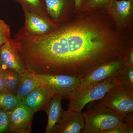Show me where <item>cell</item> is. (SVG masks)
Instances as JSON below:
<instances>
[{"label":"cell","instance_id":"cell-11","mask_svg":"<svg viewBox=\"0 0 133 133\" xmlns=\"http://www.w3.org/2000/svg\"><path fill=\"white\" fill-rule=\"evenodd\" d=\"M55 94L49 86L44 83L26 95L21 103L28 107L35 113L43 110L45 104Z\"/></svg>","mask_w":133,"mask_h":133},{"label":"cell","instance_id":"cell-15","mask_svg":"<svg viewBox=\"0 0 133 133\" xmlns=\"http://www.w3.org/2000/svg\"><path fill=\"white\" fill-rule=\"evenodd\" d=\"M44 1L47 14L55 23L67 8V0H44Z\"/></svg>","mask_w":133,"mask_h":133},{"label":"cell","instance_id":"cell-16","mask_svg":"<svg viewBox=\"0 0 133 133\" xmlns=\"http://www.w3.org/2000/svg\"><path fill=\"white\" fill-rule=\"evenodd\" d=\"M24 9L37 14L47 19L48 21L55 25V23L51 20L47 14L44 0H14Z\"/></svg>","mask_w":133,"mask_h":133},{"label":"cell","instance_id":"cell-18","mask_svg":"<svg viewBox=\"0 0 133 133\" xmlns=\"http://www.w3.org/2000/svg\"><path fill=\"white\" fill-rule=\"evenodd\" d=\"M114 0H83L77 12H85L96 10L106 9Z\"/></svg>","mask_w":133,"mask_h":133},{"label":"cell","instance_id":"cell-26","mask_svg":"<svg viewBox=\"0 0 133 133\" xmlns=\"http://www.w3.org/2000/svg\"><path fill=\"white\" fill-rule=\"evenodd\" d=\"M75 2V6L76 10L78 9L80 7L83 0H74Z\"/></svg>","mask_w":133,"mask_h":133},{"label":"cell","instance_id":"cell-24","mask_svg":"<svg viewBox=\"0 0 133 133\" xmlns=\"http://www.w3.org/2000/svg\"><path fill=\"white\" fill-rule=\"evenodd\" d=\"M124 60L126 65L133 66V48L128 52Z\"/></svg>","mask_w":133,"mask_h":133},{"label":"cell","instance_id":"cell-20","mask_svg":"<svg viewBox=\"0 0 133 133\" xmlns=\"http://www.w3.org/2000/svg\"><path fill=\"white\" fill-rule=\"evenodd\" d=\"M21 104L14 94L8 91L0 93V109L11 111Z\"/></svg>","mask_w":133,"mask_h":133},{"label":"cell","instance_id":"cell-27","mask_svg":"<svg viewBox=\"0 0 133 133\" xmlns=\"http://www.w3.org/2000/svg\"><path fill=\"white\" fill-rule=\"evenodd\" d=\"M3 72V71L1 67V65H0V75H1L2 74Z\"/></svg>","mask_w":133,"mask_h":133},{"label":"cell","instance_id":"cell-10","mask_svg":"<svg viewBox=\"0 0 133 133\" xmlns=\"http://www.w3.org/2000/svg\"><path fill=\"white\" fill-rule=\"evenodd\" d=\"M84 127V121L82 112L68 109L64 110L58 123L52 133H80Z\"/></svg>","mask_w":133,"mask_h":133},{"label":"cell","instance_id":"cell-2","mask_svg":"<svg viewBox=\"0 0 133 133\" xmlns=\"http://www.w3.org/2000/svg\"><path fill=\"white\" fill-rule=\"evenodd\" d=\"M82 113L84 127L81 133H105L106 131L115 128H127L123 118L97 100L89 103L87 109Z\"/></svg>","mask_w":133,"mask_h":133},{"label":"cell","instance_id":"cell-6","mask_svg":"<svg viewBox=\"0 0 133 133\" xmlns=\"http://www.w3.org/2000/svg\"><path fill=\"white\" fill-rule=\"evenodd\" d=\"M0 65L3 71L14 72L20 74L27 70L24 60L11 38L0 47Z\"/></svg>","mask_w":133,"mask_h":133},{"label":"cell","instance_id":"cell-25","mask_svg":"<svg viewBox=\"0 0 133 133\" xmlns=\"http://www.w3.org/2000/svg\"><path fill=\"white\" fill-rule=\"evenodd\" d=\"M7 90L3 79L2 76L0 75V93L7 91Z\"/></svg>","mask_w":133,"mask_h":133},{"label":"cell","instance_id":"cell-12","mask_svg":"<svg viewBox=\"0 0 133 133\" xmlns=\"http://www.w3.org/2000/svg\"><path fill=\"white\" fill-rule=\"evenodd\" d=\"M25 22L23 28L31 35L41 36L49 33L54 25L43 17L23 9Z\"/></svg>","mask_w":133,"mask_h":133},{"label":"cell","instance_id":"cell-7","mask_svg":"<svg viewBox=\"0 0 133 133\" xmlns=\"http://www.w3.org/2000/svg\"><path fill=\"white\" fill-rule=\"evenodd\" d=\"M125 65L124 59L113 60L101 65L81 79L78 87H83L116 76Z\"/></svg>","mask_w":133,"mask_h":133},{"label":"cell","instance_id":"cell-21","mask_svg":"<svg viewBox=\"0 0 133 133\" xmlns=\"http://www.w3.org/2000/svg\"><path fill=\"white\" fill-rule=\"evenodd\" d=\"M11 111H7L0 109V133L8 132Z\"/></svg>","mask_w":133,"mask_h":133},{"label":"cell","instance_id":"cell-8","mask_svg":"<svg viewBox=\"0 0 133 133\" xmlns=\"http://www.w3.org/2000/svg\"><path fill=\"white\" fill-rule=\"evenodd\" d=\"M34 112L26 105L20 104L11 111L9 133H30Z\"/></svg>","mask_w":133,"mask_h":133},{"label":"cell","instance_id":"cell-5","mask_svg":"<svg viewBox=\"0 0 133 133\" xmlns=\"http://www.w3.org/2000/svg\"><path fill=\"white\" fill-rule=\"evenodd\" d=\"M35 75L44 83L48 84L55 94L61 95L67 99L78 89L81 83L80 79L68 75L35 73Z\"/></svg>","mask_w":133,"mask_h":133},{"label":"cell","instance_id":"cell-4","mask_svg":"<svg viewBox=\"0 0 133 133\" xmlns=\"http://www.w3.org/2000/svg\"><path fill=\"white\" fill-rule=\"evenodd\" d=\"M97 101L122 118L133 112V93L125 90L119 85L111 88L104 97Z\"/></svg>","mask_w":133,"mask_h":133},{"label":"cell","instance_id":"cell-9","mask_svg":"<svg viewBox=\"0 0 133 133\" xmlns=\"http://www.w3.org/2000/svg\"><path fill=\"white\" fill-rule=\"evenodd\" d=\"M106 10L118 26L123 28L132 26L133 0H114Z\"/></svg>","mask_w":133,"mask_h":133},{"label":"cell","instance_id":"cell-23","mask_svg":"<svg viewBox=\"0 0 133 133\" xmlns=\"http://www.w3.org/2000/svg\"><path fill=\"white\" fill-rule=\"evenodd\" d=\"M124 122L127 125L128 133H133V114H129L123 118Z\"/></svg>","mask_w":133,"mask_h":133},{"label":"cell","instance_id":"cell-1","mask_svg":"<svg viewBox=\"0 0 133 133\" xmlns=\"http://www.w3.org/2000/svg\"><path fill=\"white\" fill-rule=\"evenodd\" d=\"M13 41L28 70L81 79L101 65L124 60L133 48L132 27L118 26L105 9H67L49 33L31 35L22 27Z\"/></svg>","mask_w":133,"mask_h":133},{"label":"cell","instance_id":"cell-19","mask_svg":"<svg viewBox=\"0 0 133 133\" xmlns=\"http://www.w3.org/2000/svg\"><path fill=\"white\" fill-rule=\"evenodd\" d=\"M2 76L7 91L15 95L20 82V74L14 72L3 71Z\"/></svg>","mask_w":133,"mask_h":133},{"label":"cell","instance_id":"cell-17","mask_svg":"<svg viewBox=\"0 0 133 133\" xmlns=\"http://www.w3.org/2000/svg\"><path fill=\"white\" fill-rule=\"evenodd\" d=\"M115 77L121 88L133 93V66L125 65Z\"/></svg>","mask_w":133,"mask_h":133},{"label":"cell","instance_id":"cell-3","mask_svg":"<svg viewBox=\"0 0 133 133\" xmlns=\"http://www.w3.org/2000/svg\"><path fill=\"white\" fill-rule=\"evenodd\" d=\"M118 85L116 77H111L78 89L68 98V109L82 112L88 103L104 97L111 88Z\"/></svg>","mask_w":133,"mask_h":133},{"label":"cell","instance_id":"cell-13","mask_svg":"<svg viewBox=\"0 0 133 133\" xmlns=\"http://www.w3.org/2000/svg\"><path fill=\"white\" fill-rule=\"evenodd\" d=\"M63 98L61 95L55 94L43 109L47 113L48 117L45 133H53L55 126L62 118L64 111L62 108V100Z\"/></svg>","mask_w":133,"mask_h":133},{"label":"cell","instance_id":"cell-14","mask_svg":"<svg viewBox=\"0 0 133 133\" xmlns=\"http://www.w3.org/2000/svg\"><path fill=\"white\" fill-rule=\"evenodd\" d=\"M44 83L36 77L35 73L28 70L20 74V82L16 96L20 102L29 93Z\"/></svg>","mask_w":133,"mask_h":133},{"label":"cell","instance_id":"cell-22","mask_svg":"<svg viewBox=\"0 0 133 133\" xmlns=\"http://www.w3.org/2000/svg\"><path fill=\"white\" fill-rule=\"evenodd\" d=\"M10 38V27L4 21L0 19V47Z\"/></svg>","mask_w":133,"mask_h":133}]
</instances>
